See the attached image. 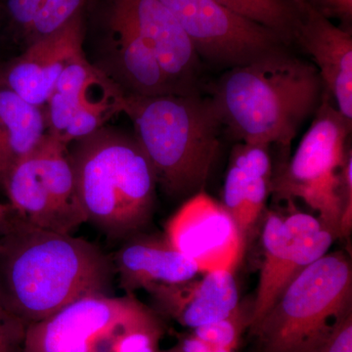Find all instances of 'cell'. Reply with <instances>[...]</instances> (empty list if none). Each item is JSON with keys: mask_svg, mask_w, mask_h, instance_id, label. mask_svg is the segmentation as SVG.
I'll use <instances>...</instances> for the list:
<instances>
[{"mask_svg": "<svg viewBox=\"0 0 352 352\" xmlns=\"http://www.w3.org/2000/svg\"><path fill=\"white\" fill-rule=\"evenodd\" d=\"M9 219L1 221L0 302L25 325L83 296L110 295L115 268L97 245L18 214Z\"/></svg>", "mask_w": 352, "mask_h": 352, "instance_id": "6da1fadb", "label": "cell"}, {"mask_svg": "<svg viewBox=\"0 0 352 352\" xmlns=\"http://www.w3.org/2000/svg\"><path fill=\"white\" fill-rule=\"evenodd\" d=\"M210 92L220 124L239 142L288 148L324 87L314 64L281 47L228 69Z\"/></svg>", "mask_w": 352, "mask_h": 352, "instance_id": "7a4b0ae2", "label": "cell"}, {"mask_svg": "<svg viewBox=\"0 0 352 352\" xmlns=\"http://www.w3.org/2000/svg\"><path fill=\"white\" fill-rule=\"evenodd\" d=\"M124 113L166 195L190 198L204 191L219 155L222 127L210 97L198 92L127 95Z\"/></svg>", "mask_w": 352, "mask_h": 352, "instance_id": "3957f363", "label": "cell"}, {"mask_svg": "<svg viewBox=\"0 0 352 352\" xmlns=\"http://www.w3.org/2000/svg\"><path fill=\"white\" fill-rule=\"evenodd\" d=\"M69 153L87 222L112 239L135 235L152 219L156 175L135 138L101 129Z\"/></svg>", "mask_w": 352, "mask_h": 352, "instance_id": "277c9868", "label": "cell"}, {"mask_svg": "<svg viewBox=\"0 0 352 352\" xmlns=\"http://www.w3.org/2000/svg\"><path fill=\"white\" fill-rule=\"evenodd\" d=\"M352 308V268L342 252L305 268L252 328L259 352H311Z\"/></svg>", "mask_w": 352, "mask_h": 352, "instance_id": "5b68a950", "label": "cell"}, {"mask_svg": "<svg viewBox=\"0 0 352 352\" xmlns=\"http://www.w3.org/2000/svg\"><path fill=\"white\" fill-rule=\"evenodd\" d=\"M351 122L324 91L320 105L295 154L271 183V193L281 200H302L340 238L342 217V170Z\"/></svg>", "mask_w": 352, "mask_h": 352, "instance_id": "8992f818", "label": "cell"}, {"mask_svg": "<svg viewBox=\"0 0 352 352\" xmlns=\"http://www.w3.org/2000/svg\"><path fill=\"white\" fill-rule=\"evenodd\" d=\"M336 239L332 231L314 215L266 212L261 229L263 259L252 300L250 330L305 268L328 254Z\"/></svg>", "mask_w": 352, "mask_h": 352, "instance_id": "52a82bcc", "label": "cell"}, {"mask_svg": "<svg viewBox=\"0 0 352 352\" xmlns=\"http://www.w3.org/2000/svg\"><path fill=\"white\" fill-rule=\"evenodd\" d=\"M182 25L201 59L231 69L284 45L274 32L217 0H157Z\"/></svg>", "mask_w": 352, "mask_h": 352, "instance_id": "ba28073f", "label": "cell"}, {"mask_svg": "<svg viewBox=\"0 0 352 352\" xmlns=\"http://www.w3.org/2000/svg\"><path fill=\"white\" fill-rule=\"evenodd\" d=\"M134 295H91L28 326L23 352H94L141 307Z\"/></svg>", "mask_w": 352, "mask_h": 352, "instance_id": "9c48e42d", "label": "cell"}, {"mask_svg": "<svg viewBox=\"0 0 352 352\" xmlns=\"http://www.w3.org/2000/svg\"><path fill=\"white\" fill-rule=\"evenodd\" d=\"M166 239L200 273L233 272L244 254L245 240L221 203L201 191L190 197L168 220Z\"/></svg>", "mask_w": 352, "mask_h": 352, "instance_id": "30bf717a", "label": "cell"}, {"mask_svg": "<svg viewBox=\"0 0 352 352\" xmlns=\"http://www.w3.org/2000/svg\"><path fill=\"white\" fill-rule=\"evenodd\" d=\"M131 21L151 47L173 94L198 92L201 58L188 34L157 0H106Z\"/></svg>", "mask_w": 352, "mask_h": 352, "instance_id": "8fae6325", "label": "cell"}, {"mask_svg": "<svg viewBox=\"0 0 352 352\" xmlns=\"http://www.w3.org/2000/svg\"><path fill=\"white\" fill-rule=\"evenodd\" d=\"M294 39L312 58L324 91L336 108L352 122V36L333 25L307 0H293Z\"/></svg>", "mask_w": 352, "mask_h": 352, "instance_id": "7c38bea8", "label": "cell"}, {"mask_svg": "<svg viewBox=\"0 0 352 352\" xmlns=\"http://www.w3.org/2000/svg\"><path fill=\"white\" fill-rule=\"evenodd\" d=\"M83 13L54 34L27 46L20 56L0 71V87L12 90L32 105L44 108L64 69L83 54Z\"/></svg>", "mask_w": 352, "mask_h": 352, "instance_id": "4fadbf2b", "label": "cell"}, {"mask_svg": "<svg viewBox=\"0 0 352 352\" xmlns=\"http://www.w3.org/2000/svg\"><path fill=\"white\" fill-rule=\"evenodd\" d=\"M182 283L160 285L148 289L161 314L189 329L224 318L240 303L233 272L212 271Z\"/></svg>", "mask_w": 352, "mask_h": 352, "instance_id": "5bb4252c", "label": "cell"}, {"mask_svg": "<svg viewBox=\"0 0 352 352\" xmlns=\"http://www.w3.org/2000/svg\"><path fill=\"white\" fill-rule=\"evenodd\" d=\"M109 76L124 94L157 96L173 94L151 47L131 21L106 2Z\"/></svg>", "mask_w": 352, "mask_h": 352, "instance_id": "9a60e30c", "label": "cell"}, {"mask_svg": "<svg viewBox=\"0 0 352 352\" xmlns=\"http://www.w3.org/2000/svg\"><path fill=\"white\" fill-rule=\"evenodd\" d=\"M272 160L267 145L239 142L234 146L222 192V206L245 240L258 226L271 194Z\"/></svg>", "mask_w": 352, "mask_h": 352, "instance_id": "2e32d148", "label": "cell"}, {"mask_svg": "<svg viewBox=\"0 0 352 352\" xmlns=\"http://www.w3.org/2000/svg\"><path fill=\"white\" fill-rule=\"evenodd\" d=\"M113 263L126 295L160 285L182 283L200 273L196 264L176 250L166 236H131L115 254Z\"/></svg>", "mask_w": 352, "mask_h": 352, "instance_id": "e0dca14e", "label": "cell"}, {"mask_svg": "<svg viewBox=\"0 0 352 352\" xmlns=\"http://www.w3.org/2000/svg\"><path fill=\"white\" fill-rule=\"evenodd\" d=\"M48 134L44 108L0 87V187L14 168L32 156Z\"/></svg>", "mask_w": 352, "mask_h": 352, "instance_id": "ac0fdd59", "label": "cell"}, {"mask_svg": "<svg viewBox=\"0 0 352 352\" xmlns=\"http://www.w3.org/2000/svg\"><path fill=\"white\" fill-rule=\"evenodd\" d=\"M36 157L53 205L68 233L73 234L87 220L78 198L68 146L48 133L36 150Z\"/></svg>", "mask_w": 352, "mask_h": 352, "instance_id": "d6986e66", "label": "cell"}, {"mask_svg": "<svg viewBox=\"0 0 352 352\" xmlns=\"http://www.w3.org/2000/svg\"><path fill=\"white\" fill-rule=\"evenodd\" d=\"M3 189L14 212L25 221L53 232L69 234L41 178L36 151L14 168Z\"/></svg>", "mask_w": 352, "mask_h": 352, "instance_id": "ffe728a7", "label": "cell"}, {"mask_svg": "<svg viewBox=\"0 0 352 352\" xmlns=\"http://www.w3.org/2000/svg\"><path fill=\"white\" fill-rule=\"evenodd\" d=\"M90 0H2L9 25L25 47L54 34L78 14Z\"/></svg>", "mask_w": 352, "mask_h": 352, "instance_id": "44dd1931", "label": "cell"}, {"mask_svg": "<svg viewBox=\"0 0 352 352\" xmlns=\"http://www.w3.org/2000/svg\"><path fill=\"white\" fill-rule=\"evenodd\" d=\"M98 71L82 54L74 59L58 78L44 106L48 133L58 140H61L78 110L83 89Z\"/></svg>", "mask_w": 352, "mask_h": 352, "instance_id": "7402d4cb", "label": "cell"}, {"mask_svg": "<svg viewBox=\"0 0 352 352\" xmlns=\"http://www.w3.org/2000/svg\"><path fill=\"white\" fill-rule=\"evenodd\" d=\"M243 17L277 34L285 44L294 41L296 11L293 0H217Z\"/></svg>", "mask_w": 352, "mask_h": 352, "instance_id": "603a6c76", "label": "cell"}, {"mask_svg": "<svg viewBox=\"0 0 352 352\" xmlns=\"http://www.w3.org/2000/svg\"><path fill=\"white\" fill-rule=\"evenodd\" d=\"M252 302H241L231 314L219 320L192 330V333L212 347L238 349L241 338L252 322Z\"/></svg>", "mask_w": 352, "mask_h": 352, "instance_id": "cb8c5ba5", "label": "cell"}, {"mask_svg": "<svg viewBox=\"0 0 352 352\" xmlns=\"http://www.w3.org/2000/svg\"><path fill=\"white\" fill-rule=\"evenodd\" d=\"M311 352H352V308L340 315Z\"/></svg>", "mask_w": 352, "mask_h": 352, "instance_id": "d4e9b609", "label": "cell"}, {"mask_svg": "<svg viewBox=\"0 0 352 352\" xmlns=\"http://www.w3.org/2000/svg\"><path fill=\"white\" fill-rule=\"evenodd\" d=\"M27 327L0 302V352H23Z\"/></svg>", "mask_w": 352, "mask_h": 352, "instance_id": "484cf974", "label": "cell"}, {"mask_svg": "<svg viewBox=\"0 0 352 352\" xmlns=\"http://www.w3.org/2000/svg\"><path fill=\"white\" fill-rule=\"evenodd\" d=\"M342 217L340 237H347L352 228V154L347 152L342 170Z\"/></svg>", "mask_w": 352, "mask_h": 352, "instance_id": "4316f807", "label": "cell"}, {"mask_svg": "<svg viewBox=\"0 0 352 352\" xmlns=\"http://www.w3.org/2000/svg\"><path fill=\"white\" fill-rule=\"evenodd\" d=\"M328 18H338L344 22H351L352 0H307Z\"/></svg>", "mask_w": 352, "mask_h": 352, "instance_id": "83f0119b", "label": "cell"}, {"mask_svg": "<svg viewBox=\"0 0 352 352\" xmlns=\"http://www.w3.org/2000/svg\"><path fill=\"white\" fill-rule=\"evenodd\" d=\"M176 349L177 352H212V346H208L207 342L199 339L193 333L183 337L176 346Z\"/></svg>", "mask_w": 352, "mask_h": 352, "instance_id": "f1b7e54d", "label": "cell"}, {"mask_svg": "<svg viewBox=\"0 0 352 352\" xmlns=\"http://www.w3.org/2000/svg\"><path fill=\"white\" fill-rule=\"evenodd\" d=\"M11 210H12V207H11V205H3L1 208H0V222L6 219V215L8 214Z\"/></svg>", "mask_w": 352, "mask_h": 352, "instance_id": "f546056e", "label": "cell"}, {"mask_svg": "<svg viewBox=\"0 0 352 352\" xmlns=\"http://www.w3.org/2000/svg\"><path fill=\"white\" fill-rule=\"evenodd\" d=\"M237 349L231 347H212V352H236Z\"/></svg>", "mask_w": 352, "mask_h": 352, "instance_id": "4dcf8cb0", "label": "cell"}, {"mask_svg": "<svg viewBox=\"0 0 352 352\" xmlns=\"http://www.w3.org/2000/svg\"><path fill=\"white\" fill-rule=\"evenodd\" d=\"M3 205H4V204H1V203H0V208H1V207H2V206H3Z\"/></svg>", "mask_w": 352, "mask_h": 352, "instance_id": "1f68e13d", "label": "cell"}]
</instances>
